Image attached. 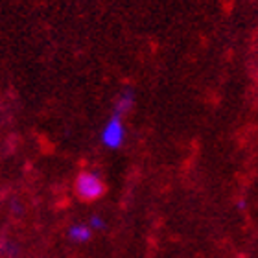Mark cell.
Listing matches in <instances>:
<instances>
[{
	"label": "cell",
	"mask_w": 258,
	"mask_h": 258,
	"mask_svg": "<svg viewBox=\"0 0 258 258\" xmlns=\"http://www.w3.org/2000/svg\"><path fill=\"white\" fill-rule=\"evenodd\" d=\"M76 194L83 201H96L105 194V183L92 172H81L76 179Z\"/></svg>",
	"instance_id": "obj_1"
},
{
	"label": "cell",
	"mask_w": 258,
	"mask_h": 258,
	"mask_svg": "<svg viewBox=\"0 0 258 258\" xmlns=\"http://www.w3.org/2000/svg\"><path fill=\"white\" fill-rule=\"evenodd\" d=\"M124 140H125L124 116L113 113L102 131V142L105 148H109V150H118L120 146L124 144Z\"/></svg>",
	"instance_id": "obj_2"
},
{
	"label": "cell",
	"mask_w": 258,
	"mask_h": 258,
	"mask_svg": "<svg viewBox=\"0 0 258 258\" xmlns=\"http://www.w3.org/2000/svg\"><path fill=\"white\" fill-rule=\"evenodd\" d=\"M69 236H70V240H74V242H87V240L91 238V227H87V225L70 227Z\"/></svg>",
	"instance_id": "obj_4"
},
{
	"label": "cell",
	"mask_w": 258,
	"mask_h": 258,
	"mask_svg": "<svg viewBox=\"0 0 258 258\" xmlns=\"http://www.w3.org/2000/svg\"><path fill=\"white\" fill-rule=\"evenodd\" d=\"M133 100H135V92H133V89H125V91L118 96L116 103H114L113 113H114V114H120V116H124V114H127L129 111L133 109Z\"/></svg>",
	"instance_id": "obj_3"
},
{
	"label": "cell",
	"mask_w": 258,
	"mask_h": 258,
	"mask_svg": "<svg viewBox=\"0 0 258 258\" xmlns=\"http://www.w3.org/2000/svg\"><path fill=\"white\" fill-rule=\"evenodd\" d=\"M105 227V223H103V220L100 218V216H92L91 218V229H103Z\"/></svg>",
	"instance_id": "obj_5"
}]
</instances>
